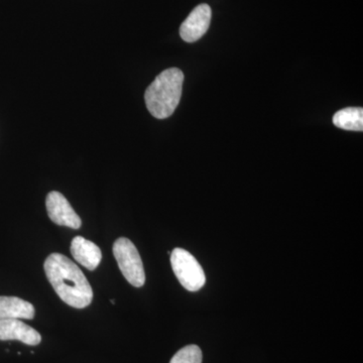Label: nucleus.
Masks as SVG:
<instances>
[{
    "label": "nucleus",
    "instance_id": "nucleus-8",
    "mask_svg": "<svg viewBox=\"0 0 363 363\" xmlns=\"http://www.w3.org/2000/svg\"><path fill=\"white\" fill-rule=\"evenodd\" d=\"M70 250L74 259L89 271H94L101 262V250L94 242L82 236L73 238Z\"/></svg>",
    "mask_w": 363,
    "mask_h": 363
},
{
    "label": "nucleus",
    "instance_id": "nucleus-10",
    "mask_svg": "<svg viewBox=\"0 0 363 363\" xmlns=\"http://www.w3.org/2000/svg\"><path fill=\"white\" fill-rule=\"evenodd\" d=\"M334 125L345 130H363L362 107H347L336 112L333 116Z\"/></svg>",
    "mask_w": 363,
    "mask_h": 363
},
{
    "label": "nucleus",
    "instance_id": "nucleus-6",
    "mask_svg": "<svg viewBox=\"0 0 363 363\" xmlns=\"http://www.w3.org/2000/svg\"><path fill=\"white\" fill-rule=\"evenodd\" d=\"M212 11L207 4H200L193 9L188 18L182 23L180 35L187 43H194L201 39L207 33L211 23Z\"/></svg>",
    "mask_w": 363,
    "mask_h": 363
},
{
    "label": "nucleus",
    "instance_id": "nucleus-5",
    "mask_svg": "<svg viewBox=\"0 0 363 363\" xmlns=\"http://www.w3.org/2000/svg\"><path fill=\"white\" fill-rule=\"evenodd\" d=\"M45 207L50 219L57 225L79 229L82 225L80 217L66 199L65 196L52 191L45 198Z\"/></svg>",
    "mask_w": 363,
    "mask_h": 363
},
{
    "label": "nucleus",
    "instance_id": "nucleus-2",
    "mask_svg": "<svg viewBox=\"0 0 363 363\" xmlns=\"http://www.w3.org/2000/svg\"><path fill=\"white\" fill-rule=\"evenodd\" d=\"M184 74L178 68L162 71L147 87L145 100L147 111L157 119L168 118L180 104Z\"/></svg>",
    "mask_w": 363,
    "mask_h": 363
},
{
    "label": "nucleus",
    "instance_id": "nucleus-1",
    "mask_svg": "<svg viewBox=\"0 0 363 363\" xmlns=\"http://www.w3.org/2000/svg\"><path fill=\"white\" fill-rule=\"evenodd\" d=\"M45 276L63 302L76 309L92 303L93 291L80 267L61 253H52L45 260Z\"/></svg>",
    "mask_w": 363,
    "mask_h": 363
},
{
    "label": "nucleus",
    "instance_id": "nucleus-7",
    "mask_svg": "<svg viewBox=\"0 0 363 363\" xmlns=\"http://www.w3.org/2000/svg\"><path fill=\"white\" fill-rule=\"evenodd\" d=\"M0 340H18L28 345H39L42 336L20 319H0Z\"/></svg>",
    "mask_w": 363,
    "mask_h": 363
},
{
    "label": "nucleus",
    "instance_id": "nucleus-11",
    "mask_svg": "<svg viewBox=\"0 0 363 363\" xmlns=\"http://www.w3.org/2000/svg\"><path fill=\"white\" fill-rule=\"evenodd\" d=\"M202 350L197 345H187L174 355L169 363H202Z\"/></svg>",
    "mask_w": 363,
    "mask_h": 363
},
{
    "label": "nucleus",
    "instance_id": "nucleus-3",
    "mask_svg": "<svg viewBox=\"0 0 363 363\" xmlns=\"http://www.w3.org/2000/svg\"><path fill=\"white\" fill-rule=\"evenodd\" d=\"M113 255L126 281L140 288L145 283V272L138 248L128 238H119L113 245Z\"/></svg>",
    "mask_w": 363,
    "mask_h": 363
},
{
    "label": "nucleus",
    "instance_id": "nucleus-9",
    "mask_svg": "<svg viewBox=\"0 0 363 363\" xmlns=\"http://www.w3.org/2000/svg\"><path fill=\"white\" fill-rule=\"evenodd\" d=\"M33 304L16 297L0 296V319H28L35 318Z\"/></svg>",
    "mask_w": 363,
    "mask_h": 363
},
{
    "label": "nucleus",
    "instance_id": "nucleus-4",
    "mask_svg": "<svg viewBox=\"0 0 363 363\" xmlns=\"http://www.w3.org/2000/svg\"><path fill=\"white\" fill-rule=\"evenodd\" d=\"M171 264L177 279L186 290L197 292L206 283V276L202 267L187 250L175 248L171 252Z\"/></svg>",
    "mask_w": 363,
    "mask_h": 363
}]
</instances>
